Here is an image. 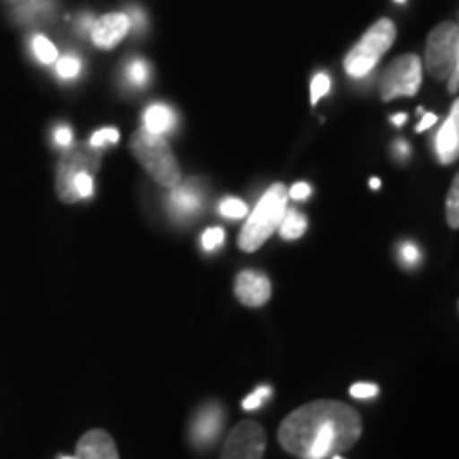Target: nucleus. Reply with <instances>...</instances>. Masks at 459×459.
<instances>
[{
    "mask_svg": "<svg viewBox=\"0 0 459 459\" xmlns=\"http://www.w3.org/2000/svg\"><path fill=\"white\" fill-rule=\"evenodd\" d=\"M130 152L158 186L172 189L181 183L183 175L179 162H177L166 136L153 134L145 128L136 130L130 139Z\"/></svg>",
    "mask_w": 459,
    "mask_h": 459,
    "instance_id": "nucleus-2",
    "label": "nucleus"
},
{
    "mask_svg": "<svg viewBox=\"0 0 459 459\" xmlns=\"http://www.w3.org/2000/svg\"><path fill=\"white\" fill-rule=\"evenodd\" d=\"M349 394L358 400H370L375 398V395H378V387L375 383H355V385H351V389H349Z\"/></svg>",
    "mask_w": 459,
    "mask_h": 459,
    "instance_id": "nucleus-27",
    "label": "nucleus"
},
{
    "mask_svg": "<svg viewBox=\"0 0 459 459\" xmlns=\"http://www.w3.org/2000/svg\"><path fill=\"white\" fill-rule=\"evenodd\" d=\"M60 459H77V457H66V455H65V457H60Z\"/></svg>",
    "mask_w": 459,
    "mask_h": 459,
    "instance_id": "nucleus-37",
    "label": "nucleus"
},
{
    "mask_svg": "<svg viewBox=\"0 0 459 459\" xmlns=\"http://www.w3.org/2000/svg\"><path fill=\"white\" fill-rule=\"evenodd\" d=\"M395 147H398L400 156H409V145H406L404 141H398V143H395Z\"/></svg>",
    "mask_w": 459,
    "mask_h": 459,
    "instance_id": "nucleus-32",
    "label": "nucleus"
},
{
    "mask_svg": "<svg viewBox=\"0 0 459 459\" xmlns=\"http://www.w3.org/2000/svg\"><path fill=\"white\" fill-rule=\"evenodd\" d=\"M459 62V26L443 22L429 32L426 43V68L438 82H449Z\"/></svg>",
    "mask_w": 459,
    "mask_h": 459,
    "instance_id": "nucleus-5",
    "label": "nucleus"
},
{
    "mask_svg": "<svg viewBox=\"0 0 459 459\" xmlns=\"http://www.w3.org/2000/svg\"><path fill=\"white\" fill-rule=\"evenodd\" d=\"M119 141V132L115 128H102L99 132H94L90 139V145L94 149H102L108 143H117Z\"/></svg>",
    "mask_w": 459,
    "mask_h": 459,
    "instance_id": "nucleus-22",
    "label": "nucleus"
},
{
    "mask_svg": "<svg viewBox=\"0 0 459 459\" xmlns=\"http://www.w3.org/2000/svg\"><path fill=\"white\" fill-rule=\"evenodd\" d=\"M434 145L440 164H453L459 160V100L453 102L449 117L436 134Z\"/></svg>",
    "mask_w": 459,
    "mask_h": 459,
    "instance_id": "nucleus-12",
    "label": "nucleus"
},
{
    "mask_svg": "<svg viewBox=\"0 0 459 459\" xmlns=\"http://www.w3.org/2000/svg\"><path fill=\"white\" fill-rule=\"evenodd\" d=\"M446 223L453 230H459V172L451 183L449 194H446Z\"/></svg>",
    "mask_w": 459,
    "mask_h": 459,
    "instance_id": "nucleus-17",
    "label": "nucleus"
},
{
    "mask_svg": "<svg viewBox=\"0 0 459 459\" xmlns=\"http://www.w3.org/2000/svg\"><path fill=\"white\" fill-rule=\"evenodd\" d=\"M100 166V149H94L90 145H77L62 156L60 162H57L56 170V194L62 203L74 204L79 203L77 196H74L73 181L79 172H91L94 175Z\"/></svg>",
    "mask_w": 459,
    "mask_h": 459,
    "instance_id": "nucleus-6",
    "label": "nucleus"
},
{
    "mask_svg": "<svg viewBox=\"0 0 459 459\" xmlns=\"http://www.w3.org/2000/svg\"><path fill=\"white\" fill-rule=\"evenodd\" d=\"M266 449V434L260 423L243 421L228 434L221 459H262Z\"/></svg>",
    "mask_w": 459,
    "mask_h": 459,
    "instance_id": "nucleus-8",
    "label": "nucleus"
},
{
    "mask_svg": "<svg viewBox=\"0 0 459 459\" xmlns=\"http://www.w3.org/2000/svg\"><path fill=\"white\" fill-rule=\"evenodd\" d=\"M395 3H398V4H404V3H406V0H395Z\"/></svg>",
    "mask_w": 459,
    "mask_h": 459,
    "instance_id": "nucleus-35",
    "label": "nucleus"
},
{
    "mask_svg": "<svg viewBox=\"0 0 459 459\" xmlns=\"http://www.w3.org/2000/svg\"><path fill=\"white\" fill-rule=\"evenodd\" d=\"M423 65L415 54H404L389 65L381 77V99L392 102L400 96H415L421 88Z\"/></svg>",
    "mask_w": 459,
    "mask_h": 459,
    "instance_id": "nucleus-7",
    "label": "nucleus"
},
{
    "mask_svg": "<svg viewBox=\"0 0 459 459\" xmlns=\"http://www.w3.org/2000/svg\"><path fill=\"white\" fill-rule=\"evenodd\" d=\"M77 459H119L117 445L105 429H90L77 443Z\"/></svg>",
    "mask_w": 459,
    "mask_h": 459,
    "instance_id": "nucleus-13",
    "label": "nucleus"
},
{
    "mask_svg": "<svg viewBox=\"0 0 459 459\" xmlns=\"http://www.w3.org/2000/svg\"><path fill=\"white\" fill-rule=\"evenodd\" d=\"M234 294H237L238 302L249 308L264 307L273 296L271 279L264 273L257 271H243L238 273L237 281H234Z\"/></svg>",
    "mask_w": 459,
    "mask_h": 459,
    "instance_id": "nucleus-10",
    "label": "nucleus"
},
{
    "mask_svg": "<svg viewBox=\"0 0 459 459\" xmlns=\"http://www.w3.org/2000/svg\"><path fill=\"white\" fill-rule=\"evenodd\" d=\"M220 213L228 220H240V217L247 215V204L238 198H226L220 204Z\"/></svg>",
    "mask_w": 459,
    "mask_h": 459,
    "instance_id": "nucleus-20",
    "label": "nucleus"
},
{
    "mask_svg": "<svg viewBox=\"0 0 459 459\" xmlns=\"http://www.w3.org/2000/svg\"><path fill=\"white\" fill-rule=\"evenodd\" d=\"M313 194V187L308 183H294L290 189H287V196L294 200H307Z\"/></svg>",
    "mask_w": 459,
    "mask_h": 459,
    "instance_id": "nucleus-29",
    "label": "nucleus"
},
{
    "mask_svg": "<svg viewBox=\"0 0 459 459\" xmlns=\"http://www.w3.org/2000/svg\"><path fill=\"white\" fill-rule=\"evenodd\" d=\"M330 459H342V457H341V455H332Z\"/></svg>",
    "mask_w": 459,
    "mask_h": 459,
    "instance_id": "nucleus-36",
    "label": "nucleus"
},
{
    "mask_svg": "<svg viewBox=\"0 0 459 459\" xmlns=\"http://www.w3.org/2000/svg\"><path fill=\"white\" fill-rule=\"evenodd\" d=\"M404 122H406V115L404 113H398V115H394V117H392V124L394 126H402Z\"/></svg>",
    "mask_w": 459,
    "mask_h": 459,
    "instance_id": "nucleus-33",
    "label": "nucleus"
},
{
    "mask_svg": "<svg viewBox=\"0 0 459 459\" xmlns=\"http://www.w3.org/2000/svg\"><path fill=\"white\" fill-rule=\"evenodd\" d=\"M395 41V26L392 20L383 17L377 24H372L366 30L364 37L353 45V49L349 51L344 57V71L349 77L361 79L366 74L372 73V68L378 65L383 56L387 54V49H392Z\"/></svg>",
    "mask_w": 459,
    "mask_h": 459,
    "instance_id": "nucleus-4",
    "label": "nucleus"
},
{
    "mask_svg": "<svg viewBox=\"0 0 459 459\" xmlns=\"http://www.w3.org/2000/svg\"><path fill=\"white\" fill-rule=\"evenodd\" d=\"M370 187H372V189H378V187H381V181H378V179H370Z\"/></svg>",
    "mask_w": 459,
    "mask_h": 459,
    "instance_id": "nucleus-34",
    "label": "nucleus"
},
{
    "mask_svg": "<svg viewBox=\"0 0 459 459\" xmlns=\"http://www.w3.org/2000/svg\"><path fill=\"white\" fill-rule=\"evenodd\" d=\"M54 141L57 147H71L73 145V130L68 126H57L54 132Z\"/></svg>",
    "mask_w": 459,
    "mask_h": 459,
    "instance_id": "nucleus-28",
    "label": "nucleus"
},
{
    "mask_svg": "<svg viewBox=\"0 0 459 459\" xmlns=\"http://www.w3.org/2000/svg\"><path fill=\"white\" fill-rule=\"evenodd\" d=\"M128 82L134 83V85H145L147 79H149V68L143 60H136L132 62V65L128 66Z\"/></svg>",
    "mask_w": 459,
    "mask_h": 459,
    "instance_id": "nucleus-24",
    "label": "nucleus"
},
{
    "mask_svg": "<svg viewBox=\"0 0 459 459\" xmlns=\"http://www.w3.org/2000/svg\"><path fill=\"white\" fill-rule=\"evenodd\" d=\"M446 83H449V91H451V94H455V91L459 90V62H457L455 71H453V74H451V79H449V82H446Z\"/></svg>",
    "mask_w": 459,
    "mask_h": 459,
    "instance_id": "nucleus-31",
    "label": "nucleus"
},
{
    "mask_svg": "<svg viewBox=\"0 0 459 459\" xmlns=\"http://www.w3.org/2000/svg\"><path fill=\"white\" fill-rule=\"evenodd\" d=\"M438 122V117H436L434 113H426L423 115V119L421 122L417 124V132H423V130H428V128H432V126Z\"/></svg>",
    "mask_w": 459,
    "mask_h": 459,
    "instance_id": "nucleus-30",
    "label": "nucleus"
},
{
    "mask_svg": "<svg viewBox=\"0 0 459 459\" xmlns=\"http://www.w3.org/2000/svg\"><path fill=\"white\" fill-rule=\"evenodd\" d=\"M32 51L34 56H37V60L41 62V65H56L57 60V49L56 45L49 41V39H45L39 34V37L32 39Z\"/></svg>",
    "mask_w": 459,
    "mask_h": 459,
    "instance_id": "nucleus-18",
    "label": "nucleus"
},
{
    "mask_svg": "<svg viewBox=\"0 0 459 459\" xmlns=\"http://www.w3.org/2000/svg\"><path fill=\"white\" fill-rule=\"evenodd\" d=\"M398 254H400L402 264L409 268L415 266V264L419 262V257H421V254H419V247L415 243H411V240H406V243L400 245Z\"/></svg>",
    "mask_w": 459,
    "mask_h": 459,
    "instance_id": "nucleus-26",
    "label": "nucleus"
},
{
    "mask_svg": "<svg viewBox=\"0 0 459 459\" xmlns=\"http://www.w3.org/2000/svg\"><path fill=\"white\" fill-rule=\"evenodd\" d=\"M143 128L153 132V134H166L175 128V113L166 105H152L145 111V126Z\"/></svg>",
    "mask_w": 459,
    "mask_h": 459,
    "instance_id": "nucleus-15",
    "label": "nucleus"
},
{
    "mask_svg": "<svg viewBox=\"0 0 459 459\" xmlns=\"http://www.w3.org/2000/svg\"><path fill=\"white\" fill-rule=\"evenodd\" d=\"M56 73L60 74L62 79H74L79 73H82V62L74 56H65L56 60Z\"/></svg>",
    "mask_w": 459,
    "mask_h": 459,
    "instance_id": "nucleus-19",
    "label": "nucleus"
},
{
    "mask_svg": "<svg viewBox=\"0 0 459 459\" xmlns=\"http://www.w3.org/2000/svg\"><path fill=\"white\" fill-rule=\"evenodd\" d=\"M268 395H271V387H257L254 394L247 395L243 400V409L245 411H257L262 409V404L266 402Z\"/></svg>",
    "mask_w": 459,
    "mask_h": 459,
    "instance_id": "nucleus-25",
    "label": "nucleus"
},
{
    "mask_svg": "<svg viewBox=\"0 0 459 459\" xmlns=\"http://www.w3.org/2000/svg\"><path fill=\"white\" fill-rule=\"evenodd\" d=\"M223 240H226V232H223L221 228H209L206 232L203 234V247L204 251H215L220 249L223 245Z\"/></svg>",
    "mask_w": 459,
    "mask_h": 459,
    "instance_id": "nucleus-23",
    "label": "nucleus"
},
{
    "mask_svg": "<svg viewBox=\"0 0 459 459\" xmlns=\"http://www.w3.org/2000/svg\"><path fill=\"white\" fill-rule=\"evenodd\" d=\"M130 17L128 13H107L99 17L90 28L91 32V43L99 49H113L115 45H119L126 39V34L130 32Z\"/></svg>",
    "mask_w": 459,
    "mask_h": 459,
    "instance_id": "nucleus-11",
    "label": "nucleus"
},
{
    "mask_svg": "<svg viewBox=\"0 0 459 459\" xmlns=\"http://www.w3.org/2000/svg\"><path fill=\"white\" fill-rule=\"evenodd\" d=\"M223 421H226V411L221 409V404L209 402L194 415L189 438L196 446H213L223 429Z\"/></svg>",
    "mask_w": 459,
    "mask_h": 459,
    "instance_id": "nucleus-9",
    "label": "nucleus"
},
{
    "mask_svg": "<svg viewBox=\"0 0 459 459\" xmlns=\"http://www.w3.org/2000/svg\"><path fill=\"white\" fill-rule=\"evenodd\" d=\"M307 226H308L307 217H304L300 211L290 209V206H287L283 221H281V226H279V232L285 240H296V238H300L304 232H307Z\"/></svg>",
    "mask_w": 459,
    "mask_h": 459,
    "instance_id": "nucleus-16",
    "label": "nucleus"
},
{
    "mask_svg": "<svg viewBox=\"0 0 459 459\" xmlns=\"http://www.w3.org/2000/svg\"><path fill=\"white\" fill-rule=\"evenodd\" d=\"M287 187L283 183H274L255 204L254 213L247 217L243 230L238 234V247L243 251H257L268 238L277 232L287 211Z\"/></svg>",
    "mask_w": 459,
    "mask_h": 459,
    "instance_id": "nucleus-3",
    "label": "nucleus"
},
{
    "mask_svg": "<svg viewBox=\"0 0 459 459\" xmlns=\"http://www.w3.org/2000/svg\"><path fill=\"white\" fill-rule=\"evenodd\" d=\"M361 436V417L344 402L315 400L290 412L279 428V443L298 459L342 455Z\"/></svg>",
    "mask_w": 459,
    "mask_h": 459,
    "instance_id": "nucleus-1",
    "label": "nucleus"
},
{
    "mask_svg": "<svg viewBox=\"0 0 459 459\" xmlns=\"http://www.w3.org/2000/svg\"><path fill=\"white\" fill-rule=\"evenodd\" d=\"M200 204H203V198H200V192L192 181L179 183V186L170 189L169 206L177 217H189L192 213H196Z\"/></svg>",
    "mask_w": 459,
    "mask_h": 459,
    "instance_id": "nucleus-14",
    "label": "nucleus"
},
{
    "mask_svg": "<svg viewBox=\"0 0 459 459\" xmlns=\"http://www.w3.org/2000/svg\"><path fill=\"white\" fill-rule=\"evenodd\" d=\"M330 77L325 73L315 74L311 82V105H317L321 96H325L330 91Z\"/></svg>",
    "mask_w": 459,
    "mask_h": 459,
    "instance_id": "nucleus-21",
    "label": "nucleus"
}]
</instances>
